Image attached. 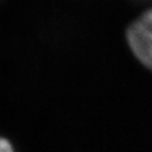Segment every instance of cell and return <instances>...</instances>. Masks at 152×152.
<instances>
[{
  "mask_svg": "<svg viewBox=\"0 0 152 152\" xmlns=\"http://www.w3.org/2000/svg\"><path fill=\"white\" fill-rule=\"evenodd\" d=\"M0 152H14L10 142L5 137H0Z\"/></svg>",
  "mask_w": 152,
  "mask_h": 152,
  "instance_id": "obj_2",
  "label": "cell"
},
{
  "mask_svg": "<svg viewBox=\"0 0 152 152\" xmlns=\"http://www.w3.org/2000/svg\"><path fill=\"white\" fill-rule=\"evenodd\" d=\"M126 39L133 54L152 70V9L144 11L129 26Z\"/></svg>",
  "mask_w": 152,
  "mask_h": 152,
  "instance_id": "obj_1",
  "label": "cell"
}]
</instances>
